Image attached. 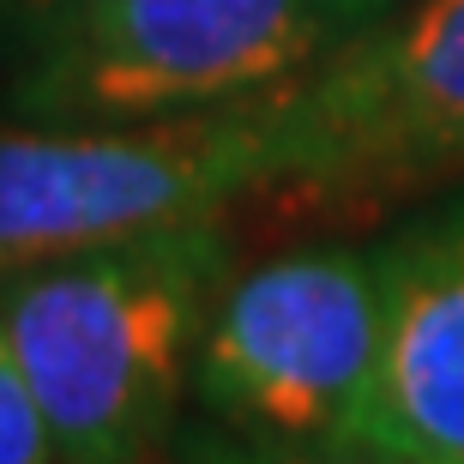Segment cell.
Listing matches in <instances>:
<instances>
[{
	"label": "cell",
	"mask_w": 464,
	"mask_h": 464,
	"mask_svg": "<svg viewBox=\"0 0 464 464\" xmlns=\"http://www.w3.org/2000/svg\"><path fill=\"white\" fill-rule=\"evenodd\" d=\"M272 181L295 211H368L464 169V0H411L272 103Z\"/></svg>",
	"instance_id": "obj_5"
},
{
	"label": "cell",
	"mask_w": 464,
	"mask_h": 464,
	"mask_svg": "<svg viewBox=\"0 0 464 464\" xmlns=\"http://www.w3.org/2000/svg\"><path fill=\"white\" fill-rule=\"evenodd\" d=\"M43 459H54L49 416L36 404L31 374H24V362L6 338V320H0V464H43Z\"/></svg>",
	"instance_id": "obj_7"
},
{
	"label": "cell",
	"mask_w": 464,
	"mask_h": 464,
	"mask_svg": "<svg viewBox=\"0 0 464 464\" xmlns=\"http://www.w3.org/2000/svg\"><path fill=\"white\" fill-rule=\"evenodd\" d=\"M224 266L218 218H193L0 277V320L49 416L54 459H133L163 434Z\"/></svg>",
	"instance_id": "obj_1"
},
{
	"label": "cell",
	"mask_w": 464,
	"mask_h": 464,
	"mask_svg": "<svg viewBox=\"0 0 464 464\" xmlns=\"http://www.w3.org/2000/svg\"><path fill=\"white\" fill-rule=\"evenodd\" d=\"M380 6H398V0H380Z\"/></svg>",
	"instance_id": "obj_9"
},
{
	"label": "cell",
	"mask_w": 464,
	"mask_h": 464,
	"mask_svg": "<svg viewBox=\"0 0 464 464\" xmlns=\"http://www.w3.org/2000/svg\"><path fill=\"white\" fill-rule=\"evenodd\" d=\"M380 13V0H91L36 49L18 109L43 127L266 109Z\"/></svg>",
	"instance_id": "obj_2"
},
{
	"label": "cell",
	"mask_w": 464,
	"mask_h": 464,
	"mask_svg": "<svg viewBox=\"0 0 464 464\" xmlns=\"http://www.w3.org/2000/svg\"><path fill=\"white\" fill-rule=\"evenodd\" d=\"M85 6H91V0H6V13L31 31V54L43 49V43H49V36L61 31L72 13H85Z\"/></svg>",
	"instance_id": "obj_8"
},
{
	"label": "cell",
	"mask_w": 464,
	"mask_h": 464,
	"mask_svg": "<svg viewBox=\"0 0 464 464\" xmlns=\"http://www.w3.org/2000/svg\"><path fill=\"white\" fill-rule=\"evenodd\" d=\"M386 344L356 459L464 464V199L380 247Z\"/></svg>",
	"instance_id": "obj_6"
},
{
	"label": "cell",
	"mask_w": 464,
	"mask_h": 464,
	"mask_svg": "<svg viewBox=\"0 0 464 464\" xmlns=\"http://www.w3.org/2000/svg\"><path fill=\"white\" fill-rule=\"evenodd\" d=\"M272 103L121 127L0 133V277L218 218L272 181Z\"/></svg>",
	"instance_id": "obj_4"
},
{
	"label": "cell",
	"mask_w": 464,
	"mask_h": 464,
	"mask_svg": "<svg viewBox=\"0 0 464 464\" xmlns=\"http://www.w3.org/2000/svg\"><path fill=\"white\" fill-rule=\"evenodd\" d=\"M386 344L380 247H302L236 277L193 350V392L266 452L356 459Z\"/></svg>",
	"instance_id": "obj_3"
}]
</instances>
